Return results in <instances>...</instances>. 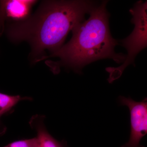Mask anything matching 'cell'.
<instances>
[{
  "label": "cell",
  "mask_w": 147,
  "mask_h": 147,
  "mask_svg": "<svg viewBox=\"0 0 147 147\" xmlns=\"http://www.w3.org/2000/svg\"><path fill=\"white\" fill-rule=\"evenodd\" d=\"M96 6L90 1H45L33 16L6 24L4 32L12 42H28L34 62H38L43 60L46 51L51 55L60 49L69 32Z\"/></svg>",
  "instance_id": "cell-1"
},
{
  "label": "cell",
  "mask_w": 147,
  "mask_h": 147,
  "mask_svg": "<svg viewBox=\"0 0 147 147\" xmlns=\"http://www.w3.org/2000/svg\"><path fill=\"white\" fill-rule=\"evenodd\" d=\"M107 3L104 1L96 6L90 12L87 21L74 28L71 40L57 52L45 57L44 60L54 57L59 58L57 61L46 62L53 73H59L61 66L81 73L85 65L105 58L113 59L117 63L124 61L126 55L115 52V47L118 43L111 36L109 30Z\"/></svg>",
  "instance_id": "cell-2"
},
{
  "label": "cell",
  "mask_w": 147,
  "mask_h": 147,
  "mask_svg": "<svg viewBox=\"0 0 147 147\" xmlns=\"http://www.w3.org/2000/svg\"><path fill=\"white\" fill-rule=\"evenodd\" d=\"M147 1L137 2L130 10L133 16L131 22L135 25L132 33L120 42L127 49V55L122 65L117 67H109L106 71L110 74L108 80L110 83L118 79L127 66L134 64L137 54L147 46Z\"/></svg>",
  "instance_id": "cell-3"
},
{
  "label": "cell",
  "mask_w": 147,
  "mask_h": 147,
  "mask_svg": "<svg viewBox=\"0 0 147 147\" xmlns=\"http://www.w3.org/2000/svg\"><path fill=\"white\" fill-rule=\"evenodd\" d=\"M121 105L128 107L130 115V137L127 143L121 147H145L140 145L142 138L147 134V98L137 102L131 98L119 97Z\"/></svg>",
  "instance_id": "cell-4"
},
{
  "label": "cell",
  "mask_w": 147,
  "mask_h": 147,
  "mask_svg": "<svg viewBox=\"0 0 147 147\" xmlns=\"http://www.w3.org/2000/svg\"><path fill=\"white\" fill-rule=\"evenodd\" d=\"M36 2L33 0L0 1V36L4 33L5 25L7 21L16 23L29 18L32 7Z\"/></svg>",
  "instance_id": "cell-5"
},
{
  "label": "cell",
  "mask_w": 147,
  "mask_h": 147,
  "mask_svg": "<svg viewBox=\"0 0 147 147\" xmlns=\"http://www.w3.org/2000/svg\"><path fill=\"white\" fill-rule=\"evenodd\" d=\"M45 118V116L36 115L29 121L30 126L36 133L37 147H69L66 141H58L49 133L44 123Z\"/></svg>",
  "instance_id": "cell-6"
},
{
  "label": "cell",
  "mask_w": 147,
  "mask_h": 147,
  "mask_svg": "<svg viewBox=\"0 0 147 147\" xmlns=\"http://www.w3.org/2000/svg\"><path fill=\"white\" fill-rule=\"evenodd\" d=\"M29 97H22L19 95L11 96L0 92V136L4 134L6 127L1 121V118L4 115L10 113L17 104L24 100H31Z\"/></svg>",
  "instance_id": "cell-7"
},
{
  "label": "cell",
  "mask_w": 147,
  "mask_h": 147,
  "mask_svg": "<svg viewBox=\"0 0 147 147\" xmlns=\"http://www.w3.org/2000/svg\"><path fill=\"white\" fill-rule=\"evenodd\" d=\"M38 142L36 137L32 139L19 140L12 142L4 147H37Z\"/></svg>",
  "instance_id": "cell-8"
}]
</instances>
